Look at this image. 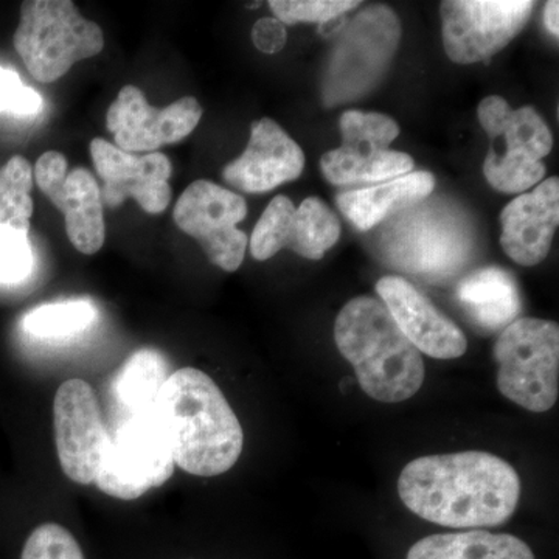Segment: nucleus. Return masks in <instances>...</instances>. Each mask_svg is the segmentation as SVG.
I'll return each instance as SVG.
<instances>
[{"instance_id": "1", "label": "nucleus", "mask_w": 559, "mask_h": 559, "mask_svg": "<svg viewBox=\"0 0 559 559\" xmlns=\"http://www.w3.org/2000/svg\"><path fill=\"white\" fill-rule=\"evenodd\" d=\"M399 495L412 513L441 527H498L518 509L521 479L489 452L426 455L401 471Z\"/></svg>"}, {"instance_id": "2", "label": "nucleus", "mask_w": 559, "mask_h": 559, "mask_svg": "<svg viewBox=\"0 0 559 559\" xmlns=\"http://www.w3.org/2000/svg\"><path fill=\"white\" fill-rule=\"evenodd\" d=\"M154 409L167 430L176 466L186 473L221 476L240 459L245 447L240 419L204 371L193 367L173 371Z\"/></svg>"}, {"instance_id": "3", "label": "nucleus", "mask_w": 559, "mask_h": 559, "mask_svg": "<svg viewBox=\"0 0 559 559\" xmlns=\"http://www.w3.org/2000/svg\"><path fill=\"white\" fill-rule=\"evenodd\" d=\"M334 342L370 399L403 403L423 388L421 353L401 333L381 300L367 296L349 300L334 322Z\"/></svg>"}, {"instance_id": "4", "label": "nucleus", "mask_w": 559, "mask_h": 559, "mask_svg": "<svg viewBox=\"0 0 559 559\" xmlns=\"http://www.w3.org/2000/svg\"><path fill=\"white\" fill-rule=\"evenodd\" d=\"M382 224L378 240L382 261L426 282L455 277L473 257V231L448 205L423 201Z\"/></svg>"}, {"instance_id": "5", "label": "nucleus", "mask_w": 559, "mask_h": 559, "mask_svg": "<svg viewBox=\"0 0 559 559\" xmlns=\"http://www.w3.org/2000/svg\"><path fill=\"white\" fill-rule=\"evenodd\" d=\"M14 49L40 83L60 80L76 62L105 49V36L95 22L81 16L70 0H25Z\"/></svg>"}, {"instance_id": "6", "label": "nucleus", "mask_w": 559, "mask_h": 559, "mask_svg": "<svg viewBox=\"0 0 559 559\" xmlns=\"http://www.w3.org/2000/svg\"><path fill=\"white\" fill-rule=\"evenodd\" d=\"M401 22L389 7L359 11L342 31L323 73L326 106L359 100L377 87L399 50Z\"/></svg>"}, {"instance_id": "7", "label": "nucleus", "mask_w": 559, "mask_h": 559, "mask_svg": "<svg viewBox=\"0 0 559 559\" xmlns=\"http://www.w3.org/2000/svg\"><path fill=\"white\" fill-rule=\"evenodd\" d=\"M499 392L522 409L544 414L559 396V326L551 320L521 318L496 341Z\"/></svg>"}, {"instance_id": "8", "label": "nucleus", "mask_w": 559, "mask_h": 559, "mask_svg": "<svg viewBox=\"0 0 559 559\" xmlns=\"http://www.w3.org/2000/svg\"><path fill=\"white\" fill-rule=\"evenodd\" d=\"M175 468L170 439L153 406L130 415L109 433L94 484L110 498L134 500L167 484Z\"/></svg>"}, {"instance_id": "9", "label": "nucleus", "mask_w": 559, "mask_h": 559, "mask_svg": "<svg viewBox=\"0 0 559 559\" xmlns=\"http://www.w3.org/2000/svg\"><path fill=\"white\" fill-rule=\"evenodd\" d=\"M535 5L528 0H444V51L457 64L491 60L524 31Z\"/></svg>"}, {"instance_id": "10", "label": "nucleus", "mask_w": 559, "mask_h": 559, "mask_svg": "<svg viewBox=\"0 0 559 559\" xmlns=\"http://www.w3.org/2000/svg\"><path fill=\"white\" fill-rule=\"evenodd\" d=\"M175 223L200 242L210 263L226 272L240 270L249 238L238 229L248 216L245 198L210 180H194L180 194Z\"/></svg>"}, {"instance_id": "11", "label": "nucleus", "mask_w": 559, "mask_h": 559, "mask_svg": "<svg viewBox=\"0 0 559 559\" xmlns=\"http://www.w3.org/2000/svg\"><path fill=\"white\" fill-rule=\"evenodd\" d=\"M53 428L62 473L75 484H94L108 448L109 432L97 395L86 381H64L57 390Z\"/></svg>"}, {"instance_id": "12", "label": "nucleus", "mask_w": 559, "mask_h": 559, "mask_svg": "<svg viewBox=\"0 0 559 559\" xmlns=\"http://www.w3.org/2000/svg\"><path fill=\"white\" fill-rule=\"evenodd\" d=\"M341 238V223L320 198H307L299 207L278 194L270 202L250 238L253 259L266 261L289 249L307 260H322Z\"/></svg>"}, {"instance_id": "13", "label": "nucleus", "mask_w": 559, "mask_h": 559, "mask_svg": "<svg viewBox=\"0 0 559 559\" xmlns=\"http://www.w3.org/2000/svg\"><path fill=\"white\" fill-rule=\"evenodd\" d=\"M36 183L66 221V231L73 248L94 255L105 245L102 189L86 168L69 171L68 159L58 151H47L36 162Z\"/></svg>"}, {"instance_id": "14", "label": "nucleus", "mask_w": 559, "mask_h": 559, "mask_svg": "<svg viewBox=\"0 0 559 559\" xmlns=\"http://www.w3.org/2000/svg\"><path fill=\"white\" fill-rule=\"evenodd\" d=\"M202 108L194 97H183L164 109L154 108L143 92L124 86L106 114V127L117 148L127 153H156L164 145L186 139L200 124Z\"/></svg>"}, {"instance_id": "15", "label": "nucleus", "mask_w": 559, "mask_h": 559, "mask_svg": "<svg viewBox=\"0 0 559 559\" xmlns=\"http://www.w3.org/2000/svg\"><path fill=\"white\" fill-rule=\"evenodd\" d=\"M91 156L103 180L102 200L108 207H120L128 198L138 201L151 215L164 212L171 201V162L165 154L134 156L108 140L94 139Z\"/></svg>"}, {"instance_id": "16", "label": "nucleus", "mask_w": 559, "mask_h": 559, "mask_svg": "<svg viewBox=\"0 0 559 559\" xmlns=\"http://www.w3.org/2000/svg\"><path fill=\"white\" fill-rule=\"evenodd\" d=\"M377 294L401 333L419 353L433 359H457L465 355L468 342L463 331L411 282L395 275L382 277L378 280Z\"/></svg>"}, {"instance_id": "17", "label": "nucleus", "mask_w": 559, "mask_h": 559, "mask_svg": "<svg viewBox=\"0 0 559 559\" xmlns=\"http://www.w3.org/2000/svg\"><path fill=\"white\" fill-rule=\"evenodd\" d=\"M305 154L274 120L260 119L250 128L248 148L223 170V178L245 193H267L299 179Z\"/></svg>"}, {"instance_id": "18", "label": "nucleus", "mask_w": 559, "mask_h": 559, "mask_svg": "<svg viewBox=\"0 0 559 559\" xmlns=\"http://www.w3.org/2000/svg\"><path fill=\"white\" fill-rule=\"evenodd\" d=\"M559 224V179L543 180L500 213V246L514 263L536 266L546 260Z\"/></svg>"}, {"instance_id": "19", "label": "nucleus", "mask_w": 559, "mask_h": 559, "mask_svg": "<svg viewBox=\"0 0 559 559\" xmlns=\"http://www.w3.org/2000/svg\"><path fill=\"white\" fill-rule=\"evenodd\" d=\"M477 117L492 143H503L502 150L489 146L496 154L543 160L554 148L549 127L532 106L513 109L506 98L489 95L480 102Z\"/></svg>"}, {"instance_id": "20", "label": "nucleus", "mask_w": 559, "mask_h": 559, "mask_svg": "<svg viewBox=\"0 0 559 559\" xmlns=\"http://www.w3.org/2000/svg\"><path fill=\"white\" fill-rule=\"evenodd\" d=\"M436 189V178L429 171H412L401 178L385 180L367 189L337 194V207L345 218L366 231L380 226L403 210L428 200Z\"/></svg>"}, {"instance_id": "21", "label": "nucleus", "mask_w": 559, "mask_h": 559, "mask_svg": "<svg viewBox=\"0 0 559 559\" xmlns=\"http://www.w3.org/2000/svg\"><path fill=\"white\" fill-rule=\"evenodd\" d=\"M455 299L469 322L487 333L507 329L522 311L516 280L499 266L466 274L455 288Z\"/></svg>"}, {"instance_id": "22", "label": "nucleus", "mask_w": 559, "mask_h": 559, "mask_svg": "<svg viewBox=\"0 0 559 559\" xmlns=\"http://www.w3.org/2000/svg\"><path fill=\"white\" fill-rule=\"evenodd\" d=\"M409 154L370 143H341L320 159V170L333 186L381 183L414 171Z\"/></svg>"}, {"instance_id": "23", "label": "nucleus", "mask_w": 559, "mask_h": 559, "mask_svg": "<svg viewBox=\"0 0 559 559\" xmlns=\"http://www.w3.org/2000/svg\"><path fill=\"white\" fill-rule=\"evenodd\" d=\"M406 559H536L528 544L487 530L439 533L417 540Z\"/></svg>"}, {"instance_id": "24", "label": "nucleus", "mask_w": 559, "mask_h": 559, "mask_svg": "<svg viewBox=\"0 0 559 559\" xmlns=\"http://www.w3.org/2000/svg\"><path fill=\"white\" fill-rule=\"evenodd\" d=\"M170 374L162 353L153 348L139 349L117 374L114 395L130 415L150 409Z\"/></svg>"}, {"instance_id": "25", "label": "nucleus", "mask_w": 559, "mask_h": 559, "mask_svg": "<svg viewBox=\"0 0 559 559\" xmlns=\"http://www.w3.org/2000/svg\"><path fill=\"white\" fill-rule=\"evenodd\" d=\"M97 319V308L90 300L46 304L25 314V333L38 340H62L90 329Z\"/></svg>"}, {"instance_id": "26", "label": "nucleus", "mask_w": 559, "mask_h": 559, "mask_svg": "<svg viewBox=\"0 0 559 559\" xmlns=\"http://www.w3.org/2000/svg\"><path fill=\"white\" fill-rule=\"evenodd\" d=\"M33 168L22 156L0 167V227L28 234L33 215Z\"/></svg>"}, {"instance_id": "27", "label": "nucleus", "mask_w": 559, "mask_h": 559, "mask_svg": "<svg viewBox=\"0 0 559 559\" xmlns=\"http://www.w3.org/2000/svg\"><path fill=\"white\" fill-rule=\"evenodd\" d=\"M484 175L495 190L510 194L524 193L544 179L546 165L543 160L502 156L489 150L484 162Z\"/></svg>"}, {"instance_id": "28", "label": "nucleus", "mask_w": 559, "mask_h": 559, "mask_svg": "<svg viewBox=\"0 0 559 559\" xmlns=\"http://www.w3.org/2000/svg\"><path fill=\"white\" fill-rule=\"evenodd\" d=\"M340 127L342 143H370L380 148H390V143L400 135L399 123L380 112L345 110Z\"/></svg>"}, {"instance_id": "29", "label": "nucleus", "mask_w": 559, "mask_h": 559, "mask_svg": "<svg viewBox=\"0 0 559 559\" xmlns=\"http://www.w3.org/2000/svg\"><path fill=\"white\" fill-rule=\"evenodd\" d=\"M359 5V0H271L270 2L275 20L285 25H296L301 22L329 24Z\"/></svg>"}, {"instance_id": "30", "label": "nucleus", "mask_w": 559, "mask_h": 559, "mask_svg": "<svg viewBox=\"0 0 559 559\" xmlns=\"http://www.w3.org/2000/svg\"><path fill=\"white\" fill-rule=\"evenodd\" d=\"M21 559H86L79 540L60 524L39 525L25 540Z\"/></svg>"}, {"instance_id": "31", "label": "nucleus", "mask_w": 559, "mask_h": 559, "mask_svg": "<svg viewBox=\"0 0 559 559\" xmlns=\"http://www.w3.org/2000/svg\"><path fill=\"white\" fill-rule=\"evenodd\" d=\"M33 249L28 234L0 227V285H17L32 274Z\"/></svg>"}, {"instance_id": "32", "label": "nucleus", "mask_w": 559, "mask_h": 559, "mask_svg": "<svg viewBox=\"0 0 559 559\" xmlns=\"http://www.w3.org/2000/svg\"><path fill=\"white\" fill-rule=\"evenodd\" d=\"M43 110V97L25 86L14 70L0 68V112L10 116H36Z\"/></svg>"}, {"instance_id": "33", "label": "nucleus", "mask_w": 559, "mask_h": 559, "mask_svg": "<svg viewBox=\"0 0 559 559\" xmlns=\"http://www.w3.org/2000/svg\"><path fill=\"white\" fill-rule=\"evenodd\" d=\"M253 46L261 53L275 55L285 49L288 40L286 25L275 17H261L252 28Z\"/></svg>"}, {"instance_id": "34", "label": "nucleus", "mask_w": 559, "mask_h": 559, "mask_svg": "<svg viewBox=\"0 0 559 559\" xmlns=\"http://www.w3.org/2000/svg\"><path fill=\"white\" fill-rule=\"evenodd\" d=\"M559 3L557 0L546 3V10H544V24H546L547 31L555 38L559 36V21H558Z\"/></svg>"}]
</instances>
